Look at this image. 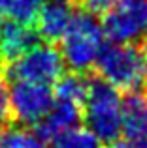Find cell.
I'll return each mask as SVG.
<instances>
[{
  "mask_svg": "<svg viewBox=\"0 0 147 148\" xmlns=\"http://www.w3.org/2000/svg\"><path fill=\"white\" fill-rule=\"evenodd\" d=\"M87 130L102 145L113 146L123 133V99L119 90L96 73L89 75V92L83 103Z\"/></svg>",
  "mask_w": 147,
  "mask_h": 148,
  "instance_id": "cell-1",
  "label": "cell"
},
{
  "mask_svg": "<svg viewBox=\"0 0 147 148\" xmlns=\"http://www.w3.org/2000/svg\"><path fill=\"white\" fill-rule=\"evenodd\" d=\"M94 73L119 92L147 88V60L141 49L128 43H111L100 51Z\"/></svg>",
  "mask_w": 147,
  "mask_h": 148,
  "instance_id": "cell-2",
  "label": "cell"
},
{
  "mask_svg": "<svg viewBox=\"0 0 147 148\" xmlns=\"http://www.w3.org/2000/svg\"><path fill=\"white\" fill-rule=\"evenodd\" d=\"M104 28L94 13L85 10L74 11L66 34L62 36V58L72 71L85 73L94 68L96 58L104 49Z\"/></svg>",
  "mask_w": 147,
  "mask_h": 148,
  "instance_id": "cell-3",
  "label": "cell"
},
{
  "mask_svg": "<svg viewBox=\"0 0 147 148\" xmlns=\"http://www.w3.org/2000/svg\"><path fill=\"white\" fill-rule=\"evenodd\" d=\"M66 62L53 43H36L28 51L2 68L8 81H30L40 84H55L64 75Z\"/></svg>",
  "mask_w": 147,
  "mask_h": 148,
  "instance_id": "cell-4",
  "label": "cell"
},
{
  "mask_svg": "<svg viewBox=\"0 0 147 148\" xmlns=\"http://www.w3.org/2000/svg\"><path fill=\"white\" fill-rule=\"evenodd\" d=\"M102 28L113 43L144 41L147 38V0H115L102 15Z\"/></svg>",
  "mask_w": 147,
  "mask_h": 148,
  "instance_id": "cell-5",
  "label": "cell"
},
{
  "mask_svg": "<svg viewBox=\"0 0 147 148\" xmlns=\"http://www.w3.org/2000/svg\"><path fill=\"white\" fill-rule=\"evenodd\" d=\"M55 101V92L49 84L13 81L10 88V118L23 126L40 122Z\"/></svg>",
  "mask_w": 147,
  "mask_h": 148,
  "instance_id": "cell-6",
  "label": "cell"
},
{
  "mask_svg": "<svg viewBox=\"0 0 147 148\" xmlns=\"http://www.w3.org/2000/svg\"><path fill=\"white\" fill-rule=\"evenodd\" d=\"M74 11L76 10H72V6L66 0H49L47 4H42L34 19L38 36L44 38L47 43L60 41L70 26Z\"/></svg>",
  "mask_w": 147,
  "mask_h": 148,
  "instance_id": "cell-7",
  "label": "cell"
},
{
  "mask_svg": "<svg viewBox=\"0 0 147 148\" xmlns=\"http://www.w3.org/2000/svg\"><path fill=\"white\" fill-rule=\"evenodd\" d=\"M38 43V32L28 23L15 19L0 21V58L6 64L19 58L25 51Z\"/></svg>",
  "mask_w": 147,
  "mask_h": 148,
  "instance_id": "cell-8",
  "label": "cell"
},
{
  "mask_svg": "<svg viewBox=\"0 0 147 148\" xmlns=\"http://www.w3.org/2000/svg\"><path fill=\"white\" fill-rule=\"evenodd\" d=\"M83 107L77 103L66 99H57L53 101L51 109L47 111V114L40 120V122L34 124L32 130L36 131L38 137H42L44 141H51L55 135H59L60 131L70 130V127L77 126L83 116Z\"/></svg>",
  "mask_w": 147,
  "mask_h": 148,
  "instance_id": "cell-9",
  "label": "cell"
},
{
  "mask_svg": "<svg viewBox=\"0 0 147 148\" xmlns=\"http://www.w3.org/2000/svg\"><path fill=\"white\" fill-rule=\"evenodd\" d=\"M123 133L126 137L147 135V88L126 92L123 99Z\"/></svg>",
  "mask_w": 147,
  "mask_h": 148,
  "instance_id": "cell-10",
  "label": "cell"
},
{
  "mask_svg": "<svg viewBox=\"0 0 147 148\" xmlns=\"http://www.w3.org/2000/svg\"><path fill=\"white\" fill-rule=\"evenodd\" d=\"M89 92V77L83 73H64L59 81L55 83V98L57 99H66L72 103H77L83 107L85 98Z\"/></svg>",
  "mask_w": 147,
  "mask_h": 148,
  "instance_id": "cell-11",
  "label": "cell"
},
{
  "mask_svg": "<svg viewBox=\"0 0 147 148\" xmlns=\"http://www.w3.org/2000/svg\"><path fill=\"white\" fill-rule=\"evenodd\" d=\"M0 148H47V145L34 130L10 126L0 130Z\"/></svg>",
  "mask_w": 147,
  "mask_h": 148,
  "instance_id": "cell-12",
  "label": "cell"
},
{
  "mask_svg": "<svg viewBox=\"0 0 147 148\" xmlns=\"http://www.w3.org/2000/svg\"><path fill=\"white\" fill-rule=\"evenodd\" d=\"M102 143L87 130L74 126L51 139V148H100Z\"/></svg>",
  "mask_w": 147,
  "mask_h": 148,
  "instance_id": "cell-13",
  "label": "cell"
},
{
  "mask_svg": "<svg viewBox=\"0 0 147 148\" xmlns=\"http://www.w3.org/2000/svg\"><path fill=\"white\" fill-rule=\"evenodd\" d=\"M42 8V0H4V10L10 19L32 25L38 11Z\"/></svg>",
  "mask_w": 147,
  "mask_h": 148,
  "instance_id": "cell-14",
  "label": "cell"
},
{
  "mask_svg": "<svg viewBox=\"0 0 147 148\" xmlns=\"http://www.w3.org/2000/svg\"><path fill=\"white\" fill-rule=\"evenodd\" d=\"M6 81L8 79L0 69V120L4 122L10 118V88H8Z\"/></svg>",
  "mask_w": 147,
  "mask_h": 148,
  "instance_id": "cell-15",
  "label": "cell"
},
{
  "mask_svg": "<svg viewBox=\"0 0 147 148\" xmlns=\"http://www.w3.org/2000/svg\"><path fill=\"white\" fill-rule=\"evenodd\" d=\"M79 2V8L85 11H91L94 15H104L107 10L111 8V4L115 0H77Z\"/></svg>",
  "mask_w": 147,
  "mask_h": 148,
  "instance_id": "cell-16",
  "label": "cell"
},
{
  "mask_svg": "<svg viewBox=\"0 0 147 148\" xmlns=\"http://www.w3.org/2000/svg\"><path fill=\"white\" fill-rule=\"evenodd\" d=\"M113 148H147V135H140V137H126L119 139L113 145Z\"/></svg>",
  "mask_w": 147,
  "mask_h": 148,
  "instance_id": "cell-17",
  "label": "cell"
},
{
  "mask_svg": "<svg viewBox=\"0 0 147 148\" xmlns=\"http://www.w3.org/2000/svg\"><path fill=\"white\" fill-rule=\"evenodd\" d=\"M141 53H144V56H145V60H147V38L141 41Z\"/></svg>",
  "mask_w": 147,
  "mask_h": 148,
  "instance_id": "cell-18",
  "label": "cell"
},
{
  "mask_svg": "<svg viewBox=\"0 0 147 148\" xmlns=\"http://www.w3.org/2000/svg\"><path fill=\"white\" fill-rule=\"evenodd\" d=\"M4 15H6V10H4V0H0V21L4 19Z\"/></svg>",
  "mask_w": 147,
  "mask_h": 148,
  "instance_id": "cell-19",
  "label": "cell"
},
{
  "mask_svg": "<svg viewBox=\"0 0 147 148\" xmlns=\"http://www.w3.org/2000/svg\"><path fill=\"white\" fill-rule=\"evenodd\" d=\"M2 126H4V120H0V130H2Z\"/></svg>",
  "mask_w": 147,
  "mask_h": 148,
  "instance_id": "cell-20",
  "label": "cell"
}]
</instances>
